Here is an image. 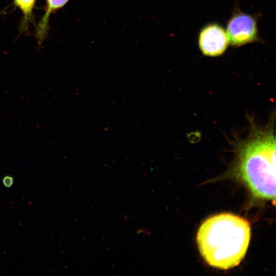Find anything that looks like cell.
Returning <instances> with one entry per match:
<instances>
[{"label": "cell", "instance_id": "277c9868", "mask_svg": "<svg viewBox=\"0 0 276 276\" xmlns=\"http://www.w3.org/2000/svg\"><path fill=\"white\" fill-rule=\"evenodd\" d=\"M229 44L224 29L217 23H210L199 33L198 46L202 54L208 57L222 55Z\"/></svg>", "mask_w": 276, "mask_h": 276}, {"label": "cell", "instance_id": "6da1fadb", "mask_svg": "<svg viewBox=\"0 0 276 276\" xmlns=\"http://www.w3.org/2000/svg\"><path fill=\"white\" fill-rule=\"evenodd\" d=\"M250 240V226L243 218L229 213L212 216L200 225L196 237L200 253L210 266L227 270L244 258Z\"/></svg>", "mask_w": 276, "mask_h": 276}, {"label": "cell", "instance_id": "8992f818", "mask_svg": "<svg viewBox=\"0 0 276 276\" xmlns=\"http://www.w3.org/2000/svg\"><path fill=\"white\" fill-rule=\"evenodd\" d=\"M14 2L22 12L24 21L27 22L31 17L35 0H14Z\"/></svg>", "mask_w": 276, "mask_h": 276}, {"label": "cell", "instance_id": "52a82bcc", "mask_svg": "<svg viewBox=\"0 0 276 276\" xmlns=\"http://www.w3.org/2000/svg\"><path fill=\"white\" fill-rule=\"evenodd\" d=\"M3 182L6 187H10L13 183V179L10 176H6L3 178Z\"/></svg>", "mask_w": 276, "mask_h": 276}, {"label": "cell", "instance_id": "5b68a950", "mask_svg": "<svg viewBox=\"0 0 276 276\" xmlns=\"http://www.w3.org/2000/svg\"><path fill=\"white\" fill-rule=\"evenodd\" d=\"M69 0H46L47 6L45 13L40 21L37 29V36L39 42L45 37L48 27L50 14L64 6Z\"/></svg>", "mask_w": 276, "mask_h": 276}, {"label": "cell", "instance_id": "7a4b0ae2", "mask_svg": "<svg viewBox=\"0 0 276 276\" xmlns=\"http://www.w3.org/2000/svg\"><path fill=\"white\" fill-rule=\"evenodd\" d=\"M236 149V170L252 194L274 202L276 144L272 125L253 128Z\"/></svg>", "mask_w": 276, "mask_h": 276}, {"label": "cell", "instance_id": "3957f363", "mask_svg": "<svg viewBox=\"0 0 276 276\" xmlns=\"http://www.w3.org/2000/svg\"><path fill=\"white\" fill-rule=\"evenodd\" d=\"M226 34L229 44L238 47L259 41L257 18L239 10L234 11L228 20Z\"/></svg>", "mask_w": 276, "mask_h": 276}]
</instances>
